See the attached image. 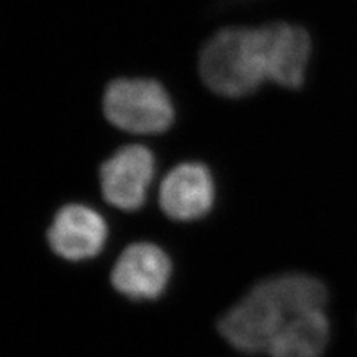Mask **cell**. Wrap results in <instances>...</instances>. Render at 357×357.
<instances>
[{
	"label": "cell",
	"instance_id": "3",
	"mask_svg": "<svg viewBox=\"0 0 357 357\" xmlns=\"http://www.w3.org/2000/svg\"><path fill=\"white\" fill-rule=\"evenodd\" d=\"M107 121L132 134H160L174 122V106L167 89L146 77H119L112 81L103 96Z\"/></svg>",
	"mask_w": 357,
	"mask_h": 357
},
{
	"label": "cell",
	"instance_id": "10",
	"mask_svg": "<svg viewBox=\"0 0 357 357\" xmlns=\"http://www.w3.org/2000/svg\"><path fill=\"white\" fill-rule=\"evenodd\" d=\"M225 2H234V3H240V2H250V0H225Z\"/></svg>",
	"mask_w": 357,
	"mask_h": 357
},
{
	"label": "cell",
	"instance_id": "4",
	"mask_svg": "<svg viewBox=\"0 0 357 357\" xmlns=\"http://www.w3.org/2000/svg\"><path fill=\"white\" fill-rule=\"evenodd\" d=\"M153 174V153L142 144H128L100 169L102 194L109 204L119 210H139L146 201Z\"/></svg>",
	"mask_w": 357,
	"mask_h": 357
},
{
	"label": "cell",
	"instance_id": "7",
	"mask_svg": "<svg viewBox=\"0 0 357 357\" xmlns=\"http://www.w3.org/2000/svg\"><path fill=\"white\" fill-rule=\"evenodd\" d=\"M215 178L201 162L178 164L165 176L160 188V206L165 216L177 222L204 218L213 208Z\"/></svg>",
	"mask_w": 357,
	"mask_h": 357
},
{
	"label": "cell",
	"instance_id": "8",
	"mask_svg": "<svg viewBox=\"0 0 357 357\" xmlns=\"http://www.w3.org/2000/svg\"><path fill=\"white\" fill-rule=\"evenodd\" d=\"M271 33V82L286 89L303 88L311 59V36L298 24L268 22Z\"/></svg>",
	"mask_w": 357,
	"mask_h": 357
},
{
	"label": "cell",
	"instance_id": "5",
	"mask_svg": "<svg viewBox=\"0 0 357 357\" xmlns=\"http://www.w3.org/2000/svg\"><path fill=\"white\" fill-rule=\"evenodd\" d=\"M172 277V261L153 243H134L121 253L110 282L132 301H155L164 295Z\"/></svg>",
	"mask_w": 357,
	"mask_h": 357
},
{
	"label": "cell",
	"instance_id": "2",
	"mask_svg": "<svg viewBox=\"0 0 357 357\" xmlns=\"http://www.w3.org/2000/svg\"><path fill=\"white\" fill-rule=\"evenodd\" d=\"M271 35L268 24L229 26L213 33L198 57L206 86L228 98L248 97L271 82Z\"/></svg>",
	"mask_w": 357,
	"mask_h": 357
},
{
	"label": "cell",
	"instance_id": "1",
	"mask_svg": "<svg viewBox=\"0 0 357 357\" xmlns=\"http://www.w3.org/2000/svg\"><path fill=\"white\" fill-rule=\"evenodd\" d=\"M326 284L307 273H284L255 284L218 323V331L243 354L266 353L287 323L301 312L325 308Z\"/></svg>",
	"mask_w": 357,
	"mask_h": 357
},
{
	"label": "cell",
	"instance_id": "9",
	"mask_svg": "<svg viewBox=\"0 0 357 357\" xmlns=\"http://www.w3.org/2000/svg\"><path fill=\"white\" fill-rule=\"evenodd\" d=\"M331 340V323L325 308L301 312L275 335L266 354L270 357H321Z\"/></svg>",
	"mask_w": 357,
	"mask_h": 357
},
{
	"label": "cell",
	"instance_id": "6",
	"mask_svg": "<svg viewBox=\"0 0 357 357\" xmlns=\"http://www.w3.org/2000/svg\"><path fill=\"white\" fill-rule=\"evenodd\" d=\"M109 228L105 218L85 204H67L55 213L48 229L51 250L72 262L93 259L105 249Z\"/></svg>",
	"mask_w": 357,
	"mask_h": 357
}]
</instances>
